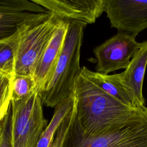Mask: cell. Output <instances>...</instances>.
<instances>
[{"mask_svg": "<svg viewBox=\"0 0 147 147\" xmlns=\"http://www.w3.org/2000/svg\"><path fill=\"white\" fill-rule=\"evenodd\" d=\"M14 73L0 74V122L7 114L11 99V86Z\"/></svg>", "mask_w": 147, "mask_h": 147, "instance_id": "obj_15", "label": "cell"}, {"mask_svg": "<svg viewBox=\"0 0 147 147\" xmlns=\"http://www.w3.org/2000/svg\"><path fill=\"white\" fill-rule=\"evenodd\" d=\"M9 119H10V110L5 117V125L3 127L1 141L0 142V147H10V132H9Z\"/></svg>", "mask_w": 147, "mask_h": 147, "instance_id": "obj_18", "label": "cell"}, {"mask_svg": "<svg viewBox=\"0 0 147 147\" xmlns=\"http://www.w3.org/2000/svg\"><path fill=\"white\" fill-rule=\"evenodd\" d=\"M68 26V20L61 19L60 24L35 68L33 76L36 90L41 94L52 77L63 50Z\"/></svg>", "mask_w": 147, "mask_h": 147, "instance_id": "obj_10", "label": "cell"}, {"mask_svg": "<svg viewBox=\"0 0 147 147\" xmlns=\"http://www.w3.org/2000/svg\"><path fill=\"white\" fill-rule=\"evenodd\" d=\"M36 88L32 75H14L11 86V100H19L29 95Z\"/></svg>", "mask_w": 147, "mask_h": 147, "instance_id": "obj_16", "label": "cell"}, {"mask_svg": "<svg viewBox=\"0 0 147 147\" xmlns=\"http://www.w3.org/2000/svg\"><path fill=\"white\" fill-rule=\"evenodd\" d=\"M73 95L80 127L86 133L96 131L136 108L129 107L107 94L81 72L75 80Z\"/></svg>", "mask_w": 147, "mask_h": 147, "instance_id": "obj_2", "label": "cell"}, {"mask_svg": "<svg viewBox=\"0 0 147 147\" xmlns=\"http://www.w3.org/2000/svg\"><path fill=\"white\" fill-rule=\"evenodd\" d=\"M136 37L118 32L96 46L93 50L96 61V72L109 74L118 69H126L142 45V42L137 41Z\"/></svg>", "mask_w": 147, "mask_h": 147, "instance_id": "obj_6", "label": "cell"}, {"mask_svg": "<svg viewBox=\"0 0 147 147\" xmlns=\"http://www.w3.org/2000/svg\"><path fill=\"white\" fill-rule=\"evenodd\" d=\"M5 117L0 122V142H1V138H2V133H3V127H4V125H5Z\"/></svg>", "mask_w": 147, "mask_h": 147, "instance_id": "obj_19", "label": "cell"}, {"mask_svg": "<svg viewBox=\"0 0 147 147\" xmlns=\"http://www.w3.org/2000/svg\"><path fill=\"white\" fill-rule=\"evenodd\" d=\"M50 16L33 0H0V40L13 35L25 26L40 23Z\"/></svg>", "mask_w": 147, "mask_h": 147, "instance_id": "obj_7", "label": "cell"}, {"mask_svg": "<svg viewBox=\"0 0 147 147\" xmlns=\"http://www.w3.org/2000/svg\"><path fill=\"white\" fill-rule=\"evenodd\" d=\"M71 122V110L60 125L49 147H64Z\"/></svg>", "mask_w": 147, "mask_h": 147, "instance_id": "obj_17", "label": "cell"}, {"mask_svg": "<svg viewBox=\"0 0 147 147\" xmlns=\"http://www.w3.org/2000/svg\"><path fill=\"white\" fill-rule=\"evenodd\" d=\"M33 26H25L13 35L0 40V69L1 71L14 73L16 57L21 36L25 30Z\"/></svg>", "mask_w": 147, "mask_h": 147, "instance_id": "obj_14", "label": "cell"}, {"mask_svg": "<svg viewBox=\"0 0 147 147\" xmlns=\"http://www.w3.org/2000/svg\"><path fill=\"white\" fill-rule=\"evenodd\" d=\"M41 94L35 89L19 100H11L9 132L10 147H37L47 126Z\"/></svg>", "mask_w": 147, "mask_h": 147, "instance_id": "obj_4", "label": "cell"}, {"mask_svg": "<svg viewBox=\"0 0 147 147\" xmlns=\"http://www.w3.org/2000/svg\"><path fill=\"white\" fill-rule=\"evenodd\" d=\"M64 147H147V107L139 106L92 133L82 131L75 103Z\"/></svg>", "mask_w": 147, "mask_h": 147, "instance_id": "obj_1", "label": "cell"}, {"mask_svg": "<svg viewBox=\"0 0 147 147\" xmlns=\"http://www.w3.org/2000/svg\"><path fill=\"white\" fill-rule=\"evenodd\" d=\"M59 18L94 23L105 10V0H33Z\"/></svg>", "mask_w": 147, "mask_h": 147, "instance_id": "obj_9", "label": "cell"}, {"mask_svg": "<svg viewBox=\"0 0 147 147\" xmlns=\"http://www.w3.org/2000/svg\"><path fill=\"white\" fill-rule=\"evenodd\" d=\"M74 102V95L64 100L55 107L52 118L42 131L37 147H49L56 133L65 116L71 110Z\"/></svg>", "mask_w": 147, "mask_h": 147, "instance_id": "obj_13", "label": "cell"}, {"mask_svg": "<svg viewBox=\"0 0 147 147\" xmlns=\"http://www.w3.org/2000/svg\"><path fill=\"white\" fill-rule=\"evenodd\" d=\"M2 72H3V71H1V70L0 69V74H1Z\"/></svg>", "mask_w": 147, "mask_h": 147, "instance_id": "obj_20", "label": "cell"}, {"mask_svg": "<svg viewBox=\"0 0 147 147\" xmlns=\"http://www.w3.org/2000/svg\"><path fill=\"white\" fill-rule=\"evenodd\" d=\"M61 18L53 15L25 30L15 60L14 75L33 76L35 68L57 29Z\"/></svg>", "mask_w": 147, "mask_h": 147, "instance_id": "obj_5", "label": "cell"}, {"mask_svg": "<svg viewBox=\"0 0 147 147\" xmlns=\"http://www.w3.org/2000/svg\"><path fill=\"white\" fill-rule=\"evenodd\" d=\"M87 24L68 20L62 52L51 78L41 93L42 103L53 107L73 95L75 80L79 74L80 49Z\"/></svg>", "mask_w": 147, "mask_h": 147, "instance_id": "obj_3", "label": "cell"}, {"mask_svg": "<svg viewBox=\"0 0 147 147\" xmlns=\"http://www.w3.org/2000/svg\"><path fill=\"white\" fill-rule=\"evenodd\" d=\"M80 72L101 90L123 104L130 107L140 106L133 95L121 82L118 74H104L92 71L86 67L81 68Z\"/></svg>", "mask_w": 147, "mask_h": 147, "instance_id": "obj_12", "label": "cell"}, {"mask_svg": "<svg viewBox=\"0 0 147 147\" xmlns=\"http://www.w3.org/2000/svg\"><path fill=\"white\" fill-rule=\"evenodd\" d=\"M147 66V40L131 59L125 71L118 74L119 79L133 95L139 106H145L142 94L144 79Z\"/></svg>", "mask_w": 147, "mask_h": 147, "instance_id": "obj_11", "label": "cell"}, {"mask_svg": "<svg viewBox=\"0 0 147 147\" xmlns=\"http://www.w3.org/2000/svg\"><path fill=\"white\" fill-rule=\"evenodd\" d=\"M111 27L137 36L147 28V1L105 0V10Z\"/></svg>", "mask_w": 147, "mask_h": 147, "instance_id": "obj_8", "label": "cell"}]
</instances>
